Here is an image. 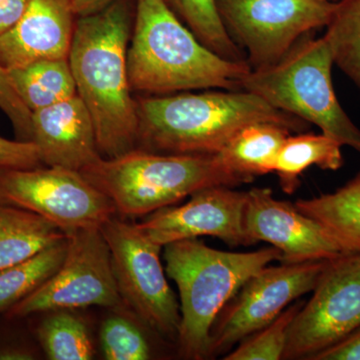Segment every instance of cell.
<instances>
[{
	"instance_id": "7",
	"label": "cell",
	"mask_w": 360,
	"mask_h": 360,
	"mask_svg": "<svg viewBox=\"0 0 360 360\" xmlns=\"http://www.w3.org/2000/svg\"><path fill=\"white\" fill-rule=\"evenodd\" d=\"M101 231L125 307L158 335L177 342L181 314L160 262L162 246L148 240L136 224L115 217L101 225Z\"/></svg>"
},
{
	"instance_id": "30",
	"label": "cell",
	"mask_w": 360,
	"mask_h": 360,
	"mask_svg": "<svg viewBox=\"0 0 360 360\" xmlns=\"http://www.w3.org/2000/svg\"><path fill=\"white\" fill-rule=\"evenodd\" d=\"M311 360H360V328Z\"/></svg>"
},
{
	"instance_id": "9",
	"label": "cell",
	"mask_w": 360,
	"mask_h": 360,
	"mask_svg": "<svg viewBox=\"0 0 360 360\" xmlns=\"http://www.w3.org/2000/svg\"><path fill=\"white\" fill-rule=\"evenodd\" d=\"M225 28L251 70L276 65L300 39L328 25L333 0H217Z\"/></svg>"
},
{
	"instance_id": "14",
	"label": "cell",
	"mask_w": 360,
	"mask_h": 360,
	"mask_svg": "<svg viewBox=\"0 0 360 360\" xmlns=\"http://www.w3.org/2000/svg\"><path fill=\"white\" fill-rule=\"evenodd\" d=\"M245 227L251 245L265 241L281 250V264L330 260L349 253L316 220L295 205L276 200L264 187L248 191Z\"/></svg>"
},
{
	"instance_id": "13",
	"label": "cell",
	"mask_w": 360,
	"mask_h": 360,
	"mask_svg": "<svg viewBox=\"0 0 360 360\" xmlns=\"http://www.w3.org/2000/svg\"><path fill=\"white\" fill-rule=\"evenodd\" d=\"M246 201L248 191L226 186L206 187L193 193L186 205L161 208L136 226L162 248L205 236L221 239L232 248L250 246L245 227Z\"/></svg>"
},
{
	"instance_id": "33",
	"label": "cell",
	"mask_w": 360,
	"mask_h": 360,
	"mask_svg": "<svg viewBox=\"0 0 360 360\" xmlns=\"http://www.w3.org/2000/svg\"><path fill=\"white\" fill-rule=\"evenodd\" d=\"M34 352L30 348L18 345H6L0 347V360H32Z\"/></svg>"
},
{
	"instance_id": "8",
	"label": "cell",
	"mask_w": 360,
	"mask_h": 360,
	"mask_svg": "<svg viewBox=\"0 0 360 360\" xmlns=\"http://www.w3.org/2000/svg\"><path fill=\"white\" fill-rule=\"evenodd\" d=\"M0 203L35 213L65 236L101 229L116 213L112 201L79 172L56 167L1 168Z\"/></svg>"
},
{
	"instance_id": "12",
	"label": "cell",
	"mask_w": 360,
	"mask_h": 360,
	"mask_svg": "<svg viewBox=\"0 0 360 360\" xmlns=\"http://www.w3.org/2000/svg\"><path fill=\"white\" fill-rule=\"evenodd\" d=\"M328 260L265 266L251 276L217 316L208 359L269 326L293 300L314 290Z\"/></svg>"
},
{
	"instance_id": "22",
	"label": "cell",
	"mask_w": 360,
	"mask_h": 360,
	"mask_svg": "<svg viewBox=\"0 0 360 360\" xmlns=\"http://www.w3.org/2000/svg\"><path fill=\"white\" fill-rule=\"evenodd\" d=\"M68 245L66 236L28 259L0 270V314L37 290L60 267Z\"/></svg>"
},
{
	"instance_id": "24",
	"label": "cell",
	"mask_w": 360,
	"mask_h": 360,
	"mask_svg": "<svg viewBox=\"0 0 360 360\" xmlns=\"http://www.w3.org/2000/svg\"><path fill=\"white\" fill-rule=\"evenodd\" d=\"M193 34L210 51L231 60H246L231 39L217 8V0H165Z\"/></svg>"
},
{
	"instance_id": "18",
	"label": "cell",
	"mask_w": 360,
	"mask_h": 360,
	"mask_svg": "<svg viewBox=\"0 0 360 360\" xmlns=\"http://www.w3.org/2000/svg\"><path fill=\"white\" fill-rule=\"evenodd\" d=\"M66 238L56 224L22 208L0 203V270Z\"/></svg>"
},
{
	"instance_id": "4",
	"label": "cell",
	"mask_w": 360,
	"mask_h": 360,
	"mask_svg": "<svg viewBox=\"0 0 360 360\" xmlns=\"http://www.w3.org/2000/svg\"><path fill=\"white\" fill-rule=\"evenodd\" d=\"M165 272L176 283L180 297L177 343L182 357L208 359L210 333L217 316L243 284L272 262H281L274 246L252 252L208 248L198 238L165 246Z\"/></svg>"
},
{
	"instance_id": "25",
	"label": "cell",
	"mask_w": 360,
	"mask_h": 360,
	"mask_svg": "<svg viewBox=\"0 0 360 360\" xmlns=\"http://www.w3.org/2000/svg\"><path fill=\"white\" fill-rule=\"evenodd\" d=\"M323 37L335 65L360 89V0H338Z\"/></svg>"
},
{
	"instance_id": "27",
	"label": "cell",
	"mask_w": 360,
	"mask_h": 360,
	"mask_svg": "<svg viewBox=\"0 0 360 360\" xmlns=\"http://www.w3.org/2000/svg\"><path fill=\"white\" fill-rule=\"evenodd\" d=\"M99 342L108 360H146L153 355L141 328L122 314L110 315L103 322Z\"/></svg>"
},
{
	"instance_id": "16",
	"label": "cell",
	"mask_w": 360,
	"mask_h": 360,
	"mask_svg": "<svg viewBox=\"0 0 360 360\" xmlns=\"http://www.w3.org/2000/svg\"><path fill=\"white\" fill-rule=\"evenodd\" d=\"M32 122L42 165L82 172L103 158L91 115L77 94L34 111Z\"/></svg>"
},
{
	"instance_id": "28",
	"label": "cell",
	"mask_w": 360,
	"mask_h": 360,
	"mask_svg": "<svg viewBox=\"0 0 360 360\" xmlns=\"http://www.w3.org/2000/svg\"><path fill=\"white\" fill-rule=\"evenodd\" d=\"M0 110L11 120L18 141H32V112L21 101L8 73L0 66Z\"/></svg>"
},
{
	"instance_id": "23",
	"label": "cell",
	"mask_w": 360,
	"mask_h": 360,
	"mask_svg": "<svg viewBox=\"0 0 360 360\" xmlns=\"http://www.w3.org/2000/svg\"><path fill=\"white\" fill-rule=\"evenodd\" d=\"M37 329L42 349L51 360H90L94 347L86 324L70 310L47 312Z\"/></svg>"
},
{
	"instance_id": "6",
	"label": "cell",
	"mask_w": 360,
	"mask_h": 360,
	"mask_svg": "<svg viewBox=\"0 0 360 360\" xmlns=\"http://www.w3.org/2000/svg\"><path fill=\"white\" fill-rule=\"evenodd\" d=\"M333 65L326 39L307 34L276 65L251 70L243 78L241 89L316 125L322 134L360 153V129L336 97L331 75Z\"/></svg>"
},
{
	"instance_id": "26",
	"label": "cell",
	"mask_w": 360,
	"mask_h": 360,
	"mask_svg": "<svg viewBox=\"0 0 360 360\" xmlns=\"http://www.w3.org/2000/svg\"><path fill=\"white\" fill-rule=\"evenodd\" d=\"M304 302H298L286 307L269 326L259 329L239 342L225 360H277L283 359L288 330L295 315Z\"/></svg>"
},
{
	"instance_id": "11",
	"label": "cell",
	"mask_w": 360,
	"mask_h": 360,
	"mask_svg": "<svg viewBox=\"0 0 360 360\" xmlns=\"http://www.w3.org/2000/svg\"><path fill=\"white\" fill-rule=\"evenodd\" d=\"M295 315L283 359H312L360 328V251L328 260Z\"/></svg>"
},
{
	"instance_id": "3",
	"label": "cell",
	"mask_w": 360,
	"mask_h": 360,
	"mask_svg": "<svg viewBox=\"0 0 360 360\" xmlns=\"http://www.w3.org/2000/svg\"><path fill=\"white\" fill-rule=\"evenodd\" d=\"M127 63L130 89L158 96L241 89L251 70L246 60H231L210 51L165 0H136Z\"/></svg>"
},
{
	"instance_id": "15",
	"label": "cell",
	"mask_w": 360,
	"mask_h": 360,
	"mask_svg": "<svg viewBox=\"0 0 360 360\" xmlns=\"http://www.w3.org/2000/svg\"><path fill=\"white\" fill-rule=\"evenodd\" d=\"M75 16L71 0H30L20 21L0 35V66L7 70L44 59H68Z\"/></svg>"
},
{
	"instance_id": "32",
	"label": "cell",
	"mask_w": 360,
	"mask_h": 360,
	"mask_svg": "<svg viewBox=\"0 0 360 360\" xmlns=\"http://www.w3.org/2000/svg\"><path fill=\"white\" fill-rule=\"evenodd\" d=\"M116 0H71L77 16L89 15L103 11Z\"/></svg>"
},
{
	"instance_id": "17",
	"label": "cell",
	"mask_w": 360,
	"mask_h": 360,
	"mask_svg": "<svg viewBox=\"0 0 360 360\" xmlns=\"http://www.w3.org/2000/svg\"><path fill=\"white\" fill-rule=\"evenodd\" d=\"M290 130L274 123L248 125L227 142L219 155L222 163L246 182L274 172L277 155Z\"/></svg>"
},
{
	"instance_id": "1",
	"label": "cell",
	"mask_w": 360,
	"mask_h": 360,
	"mask_svg": "<svg viewBox=\"0 0 360 360\" xmlns=\"http://www.w3.org/2000/svg\"><path fill=\"white\" fill-rule=\"evenodd\" d=\"M130 26L124 0L79 16L68 56L77 96L91 115L103 158L125 155L139 141L137 103L127 75Z\"/></svg>"
},
{
	"instance_id": "5",
	"label": "cell",
	"mask_w": 360,
	"mask_h": 360,
	"mask_svg": "<svg viewBox=\"0 0 360 360\" xmlns=\"http://www.w3.org/2000/svg\"><path fill=\"white\" fill-rule=\"evenodd\" d=\"M80 174L105 194L123 217H142L215 186L248 184L215 155H163L135 148L101 158Z\"/></svg>"
},
{
	"instance_id": "20",
	"label": "cell",
	"mask_w": 360,
	"mask_h": 360,
	"mask_svg": "<svg viewBox=\"0 0 360 360\" xmlns=\"http://www.w3.org/2000/svg\"><path fill=\"white\" fill-rule=\"evenodd\" d=\"M6 71L16 94L32 112L77 94L68 59H44Z\"/></svg>"
},
{
	"instance_id": "19",
	"label": "cell",
	"mask_w": 360,
	"mask_h": 360,
	"mask_svg": "<svg viewBox=\"0 0 360 360\" xmlns=\"http://www.w3.org/2000/svg\"><path fill=\"white\" fill-rule=\"evenodd\" d=\"M295 205L321 224L347 252L360 251V172L335 193Z\"/></svg>"
},
{
	"instance_id": "31",
	"label": "cell",
	"mask_w": 360,
	"mask_h": 360,
	"mask_svg": "<svg viewBox=\"0 0 360 360\" xmlns=\"http://www.w3.org/2000/svg\"><path fill=\"white\" fill-rule=\"evenodd\" d=\"M30 2V0H0V35L20 21Z\"/></svg>"
},
{
	"instance_id": "21",
	"label": "cell",
	"mask_w": 360,
	"mask_h": 360,
	"mask_svg": "<svg viewBox=\"0 0 360 360\" xmlns=\"http://www.w3.org/2000/svg\"><path fill=\"white\" fill-rule=\"evenodd\" d=\"M341 148L340 142L322 132L288 135L279 149L274 172L281 189L288 194L295 193L300 175L314 165L323 170L340 169L343 165Z\"/></svg>"
},
{
	"instance_id": "29",
	"label": "cell",
	"mask_w": 360,
	"mask_h": 360,
	"mask_svg": "<svg viewBox=\"0 0 360 360\" xmlns=\"http://www.w3.org/2000/svg\"><path fill=\"white\" fill-rule=\"evenodd\" d=\"M42 165L39 149L32 141H9L0 136L1 168H34Z\"/></svg>"
},
{
	"instance_id": "10",
	"label": "cell",
	"mask_w": 360,
	"mask_h": 360,
	"mask_svg": "<svg viewBox=\"0 0 360 360\" xmlns=\"http://www.w3.org/2000/svg\"><path fill=\"white\" fill-rule=\"evenodd\" d=\"M66 236L68 251L60 267L7 310L9 319L91 305L115 310L127 307L116 285L110 248L101 229H79Z\"/></svg>"
},
{
	"instance_id": "34",
	"label": "cell",
	"mask_w": 360,
	"mask_h": 360,
	"mask_svg": "<svg viewBox=\"0 0 360 360\" xmlns=\"http://www.w3.org/2000/svg\"><path fill=\"white\" fill-rule=\"evenodd\" d=\"M333 1H338V0H333Z\"/></svg>"
},
{
	"instance_id": "2",
	"label": "cell",
	"mask_w": 360,
	"mask_h": 360,
	"mask_svg": "<svg viewBox=\"0 0 360 360\" xmlns=\"http://www.w3.org/2000/svg\"><path fill=\"white\" fill-rule=\"evenodd\" d=\"M141 149L163 155H215L253 123L281 125L291 134L309 123L277 110L245 89H206L136 101Z\"/></svg>"
}]
</instances>
